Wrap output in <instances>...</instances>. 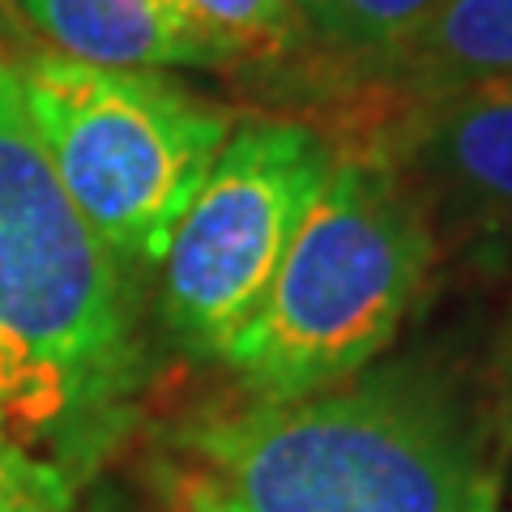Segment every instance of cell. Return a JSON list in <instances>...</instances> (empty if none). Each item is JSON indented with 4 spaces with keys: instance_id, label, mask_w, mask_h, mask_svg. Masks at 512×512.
I'll return each instance as SVG.
<instances>
[{
    "instance_id": "cell-1",
    "label": "cell",
    "mask_w": 512,
    "mask_h": 512,
    "mask_svg": "<svg viewBox=\"0 0 512 512\" xmlns=\"http://www.w3.org/2000/svg\"><path fill=\"white\" fill-rule=\"evenodd\" d=\"M137 376L120 256L60 188L0 69V436L60 470L103 444Z\"/></svg>"
},
{
    "instance_id": "cell-2",
    "label": "cell",
    "mask_w": 512,
    "mask_h": 512,
    "mask_svg": "<svg viewBox=\"0 0 512 512\" xmlns=\"http://www.w3.org/2000/svg\"><path fill=\"white\" fill-rule=\"evenodd\" d=\"M222 512H495L478 427L419 376L256 402L188 431Z\"/></svg>"
},
{
    "instance_id": "cell-3",
    "label": "cell",
    "mask_w": 512,
    "mask_h": 512,
    "mask_svg": "<svg viewBox=\"0 0 512 512\" xmlns=\"http://www.w3.org/2000/svg\"><path fill=\"white\" fill-rule=\"evenodd\" d=\"M436 261L419 192L372 146H338L274 286L227 350L256 402L359 376L410 316Z\"/></svg>"
},
{
    "instance_id": "cell-4",
    "label": "cell",
    "mask_w": 512,
    "mask_h": 512,
    "mask_svg": "<svg viewBox=\"0 0 512 512\" xmlns=\"http://www.w3.org/2000/svg\"><path fill=\"white\" fill-rule=\"evenodd\" d=\"M22 107L60 188L103 244L163 261L235 111L154 69H103L39 52L13 69Z\"/></svg>"
},
{
    "instance_id": "cell-5",
    "label": "cell",
    "mask_w": 512,
    "mask_h": 512,
    "mask_svg": "<svg viewBox=\"0 0 512 512\" xmlns=\"http://www.w3.org/2000/svg\"><path fill=\"white\" fill-rule=\"evenodd\" d=\"M333 171V141L303 120H244L218 150L163 252V316L197 355L227 359L252 325Z\"/></svg>"
},
{
    "instance_id": "cell-6",
    "label": "cell",
    "mask_w": 512,
    "mask_h": 512,
    "mask_svg": "<svg viewBox=\"0 0 512 512\" xmlns=\"http://www.w3.org/2000/svg\"><path fill=\"white\" fill-rule=\"evenodd\" d=\"M359 146L410 180L436 244L512 261V73L402 99Z\"/></svg>"
},
{
    "instance_id": "cell-7",
    "label": "cell",
    "mask_w": 512,
    "mask_h": 512,
    "mask_svg": "<svg viewBox=\"0 0 512 512\" xmlns=\"http://www.w3.org/2000/svg\"><path fill=\"white\" fill-rule=\"evenodd\" d=\"M22 22L56 56L103 69H210L158 0H13Z\"/></svg>"
},
{
    "instance_id": "cell-8",
    "label": "cell",
    "mask_w": 512,
    "mask_h": 512,
    "mask_svg": "<svg viewBox=\"0 0 512 512\" xmlns=\"http://www.w3.org/2000/svg\"><path fill=\"white\" fill-rule=\"evenodd\" d=\"M500 73H512V0H440L419 35L363 82L372 94L414 99Z\"/></svg>"
},
{
    "instance_id": "cell-9",
    "label": "cell",
    "mask_w": 512,
    "mask_h": 512,
    "mask_svg": "<svg viewBox=\"0 0 512 512\" xmlns=\"http://www.w3.org/2000/svg\"><path fill=\"white\" fill-rule=\"evenodd\" d=\"M158 5L201 47L210 69L282 64L303 47L295 0H158Z\"/></svg>"
},
{
    "instance_id": "cell-10",
    "label": "cell",
    "mask_w": 512,
    "mask_h": 512,
    "mask_svg": "<svg viewBox=\"0 0 512 512\" xmlns=\"http://www.w3.org/2000/svg\"><path fill=\"white\" fill-rule=\"evenodd\" d=\"M303 47H320L350 73H376L419 35L440 0H295Z\"/></svg>"
},
{
    "instance_id": "cell-11",
    "label": "cell",
    "mask_w": 512,
    "mask_h": 512,
    "mask_svg": "<svg viewBox=\"0 0 512 512\" xmlns=\"http://www.w3.org/2000/svg\"><path fill=\"white\" fill-rule=\"evenodd\" d=\"M69 474L0 436V512H69Z\"/></svg>"
},
{
    "instance_id": "cell-12",
    "label": "cell",
    "mask_w": 512,
    "mask_h": 512,
    "mask_svg": "<svg viewBox=\"0 0 512 512\" xmlns=\"http://www.w3.org/2000/svg\"><path fill=\"white\" fill-rule=\"evenodd\" d=\"M47 52L39 35L22 22V13L13 9V0H0V69H18L30 56Z\"/></svg>"
},
{
    "instance_id": "cell-13",
    "label": "cell",
    "mask_w": 512,
    "mask_h": 512,
    "mask_svg": "<svg viewBox=\"0 0 512 512\" xmlns=\"http://www.w3.org/2000/svg\"><path fill=\"white\" fill-rule=\"evenodd\" d=\"M180 512H222V504H218L214 487L201 478V483H188V487H184V504H180Z\"/></svg>"
},
{
    "instance_id": "cell-14",
    "label": "cell",
    "mask_w": 512,
    "mask_h": 512,
    "mask_svg": "<svg viewBox=\"0 0 512 512\" xmlns=\"http://www.w3.org/2000/svg\"><path fill=\"white\" fill-rule=\"evenodd\" d=\"M86 512H146V508H133V504L116 500V495H103V500H94Z\"/></svg>"
}]
</instances>
